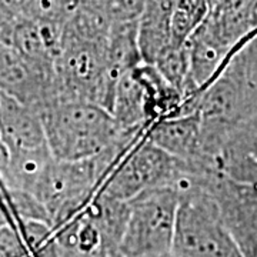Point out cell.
I'll use <instances>...</instances> for the list:
<instances>
[{"label":"cell","mask_w":257,"mask_h":257,"mask_svg":"<svg viewBox=\"0 0 257 257\" xmlns=\"http://www.w3.org/2000/svg\"><path fill=\"white\" fill-rule=\"evenodd\" d=\"M211 0H179L170 15V43L182 47L187 43L209 15Z\"/></svg>","instance_id":"30bf717a"},{"label":"cell","mask_w":257,"mask_h":257,"mask_svg":"<svg viewBox=\"0 0 257 257\" xmlns=\"http://www.w3.org/2000/svg\"><path fill=\"white\" fill-rule=\"evenodd\" d=\"M9 224L15 226V220L12 217V213H10L9 207L5 202L3 196L0 194V229L5 227V226H9Z\"/></svg>","instance_id":"4fadbf2b"},{"label":"cell","mask_w":257,"mask_h":257,"mask_svg":"<svg viewBox=\"0 0 257 257\" xmlns=\"http://www.w3.org/2000/svg\"><path fill=\"white\" fill-rule=\"evenodd\" d=\"M170 254L243 257L221 216L219 204L203 186L192 184L180 190Z\"/></svg>","instance_id":"7a4b0ae2"},{"label":"cell","mask_w":257,"mask_h":257,"mask_svg":"<svg viewBox=\"0 0 257 257\" xmlns=\"http://www.w3.org/2000/svg\"><path fill=\"white\" fill-rule=\"evenodd\" d=\"M147 139L166 153L183 160L199 172H211L202 157V119L197 111L157 120L146 132Z\"/></svg>","instance_id":"8992f818"},{"label":"cell","mask_w":257,"mask_h":257,"mask_svg":"<svg viewBox=\"0 0 257 257\" xmlns=\"http://www.w3.org/2000/svg\"><path fill=\"white\" fill-rule=\"evenodd\" d=\"M196 176L192 166L166 153L145 133L114 166L99 192L128 202L139 193L157 187L173 186L180 190Z\"/></svg>","instance_id":"3957f363"},{"label":"cell","mask_w":257,"mask_h":257,"mask_svg":"<svg viewBox=\"0 0 257 257\" xmlns=\"http://www.w3.org/2000/svg\"><path fill=\"white\" fill-rule=\"evenodd\" d=\"M219 204L221 216L243 257H257V184L241 183L220 172L200 183Z\"/></svg>","instance_id":"5b68a950"},{"label":"cell","mask_w":257,"mask_h":257,"mask_svg":"<svg viewBox=\"0 0 257 257\" xmlns=\"http://www.w3.org/2000/svg\"><path fill=\"white\" fill-rule=\"evenodd\" d=\"M0 139L9 150H28L47 145L37 109L0 90Z\"/></svg>","instance_id":"ba28073f"},{"label":"cell","mask_w":257,"mask_h":257,"mask_svg":"<svg viewBox=\"0 0 257 257\" xmlns=\"http://www.w3.org/2000/svg\"><path fill=\"white\" fill-rule=\"evenodd\" d=\"M237 93L246 116L257 113V28L250 30L230 52L220 72Z\"/></svg>","instance_id":"9c48e42d"},{"label":"cell","mask_w":257,"mask_h":257,"mask_svg":"<svg viewBox=\"0 0 257 257\" xmlns=\"http://www.w3.org/2000/svg\"><path fill=\"white\" fill-rule=\"evenodd\" d=\"M180 190L173 186L139 193L128 200V214L120 244L121 257L170 254Z\"/></svg>","instance_id":"277c9868"},{"label":"cell","mask_w":257,"mask_h":257,"mask_svg":"<svg viewBox=\"0 0 257 257\" xmlns=\"http://www.w3.org/2000/svg\"><path fill=\"white\" fill-rule=\"evenodd\" d=\"M30 254L32 251L16 226L9 224L0 229V257H29Z\"/></svg>","instance_id":"7c38bea8"},{"label":"cell","mask_w":257,"mask_h":257,"mask_svg":"<svg viewBox=\"0 0 257 257\" xmlns=\"http://www.w3.org/2000/svg\"><path fill=\"white\" fill-rule=\"evenodd\" d=\"M39 113L47 147L56 160L74 162L89 159L143 135L124 132L110 111L86 100L56 99L42 107Z\"/></svg>","instance_id":"6da1fadb"},{"label":"cell","mask_w":257,"mask_h":257,"mask_svg":"<svg viewBox=\"0 0 257 257\" xmlns=\"http://www.w3.org/2000/svg\"><path fill=\"white\" fill-rule=\"evenodd\" d=\"M163 257H175L173 254H167V256H163Z\"/></svg>","instance_id":"5bb4252c"},{"label":"cell","mask_w":257,"mask_h":257,"mask_svg":"<svg viewBox=\"0 0 257 257\" xmlns=\"http://www.w3.org/2000/svg\"><path fill=\"white\" fill-rule=\"evenodd\" d=\"M89 8L99 10L104 16L116 22L139 20L146 8L147 0H74Z\"/></svg>","instance_id":"8fae6325"},{"label":"cell","mask_w":257,"mask_h":257,"mask_svg":"<svg viewBox=\"0 0 257 257\" xmlns=\"http://www.w3.org/2000/svg\"><path fill=\"white\" fill-rule=\"evenodd\" d=\"M216 169L233 180L257 184V113L230 128L219 147Z\"/></svg>","instance_id":"52a82bcc"}]
</instances>
